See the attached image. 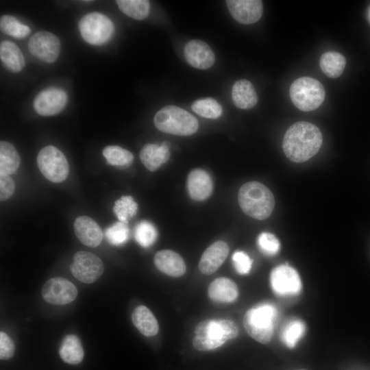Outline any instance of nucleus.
I'll use <instances>...</instances> for the list:
<instances>
[{"label": "nucleus", "mask_w": 370, "mask_h": 370, "mask_svg": "<svg viewBox=\"0 0 370 370\" xmlns=\"http://www.w3.org/2000/svg\"><path fill=\"white\" fill-rule=\"evenodd\" d=\"M229 253L227 244L218 241L210 245L203 253L199 263V269L204 275L214 273L224 262Z\"/></svg>", "instance_id": "dca6fc26"}, {"label": "nucleus", "mask_w": 370, "mask_h": 370, "mask_svg": "<svg viewBox=\"0 0 370 370\" xmlns=\"http://www.w3.org/2000/svg\"><path fill=\"white\" fill-rule=\"evenodd\" d=\"M40 171L48 180L60 183L68 176L69 166L63 153L52 145L43 147L37 156Z\"/></svg>", "instance_id": "0eeeda50"}, {"label": "nucleus", "mask_w": 370, "mask_h": 370, "mask_svg": "<svg viewBox=\"0 0 370 370\" xmlns=\"http://www.w3.org/2000/svg\"><path fill=\"white\" fill-rule=\"evenodd\" d=\"M192 110L198 115L206 119H217L222 114L221 104L211 97L195 101L191 106Z\"/></svg>", "instance_id": "7c9ffc66"}, {"label": "nucleus", "mask_w": 370, "mask_h": 370, "mask_svg": "<svg viewBox=\"0 0 370 370\" xmlns=\"http://www.w3.org/2000/svg\"><path fill=\"white\" fill-rule=\"evenodd\" d=\"M76 236L84 245L97 247L102 241L103 234L98 224L87 216L78 217L74 221Z\"/></svg>", "instance_id": "a211bd4d"}, {"label": "nucleus", "mask_w": 370, "mask_h": 370, "mask_svg": "<svg viewBox=\"0 0 370 370\" xmlns=\"http://www.w3.org/2000/svg\"><path fill=\"white\" fill-rule=\"evenodd\" d=\"M187 189L193 199L203 201L212 193L213 182L210 175L204 170L194 169L188 173Z\"/></svg>", "instance_id": "f3484780"}, {"label": "nucleus", "mask_w": 370, "mask_h": 370, "mask_svg": "<svg viewBox=\"0 0 370 370\" xmlns=\"http://www.w3.org/2000/svg\"><path fill=\"white\" fill-rule=\"evenodd\" d=\"M232 99L238 108L248 110L254 107L258 102L256 90L251 82L239 79L233 85Z\"/></svg>", "instance_id": "4be33fe9"}, {"label": "nucleus", "mask_w": 370, "mask_h": 370, "mask_svg": "<svg viewBox=\"0 0 370 370\" xmlns=\"http://www.w3.org/2000/svg\"><path fill=\"white\" fill-rule=\"evenodd\" d=\"M169 148L170 144L166 141L160 145L146 144L140 151L141 162L148 170L154 171L169 160Z\"/></svg>", "instance_id": "aec40b11"}, {"label": "nucleus", "mask_w": 370, "mask_h": 370, "mask_svg": "<svg viewBox=\"0 0 370 370\" xmlns=\"http://www.w3.org/2000/svg\"><path fill=\"white\" fill-rule=\"evenodd\" d=\"M153 122L160 131L179 136L192 135L199 127L198 121L193 115L175 106L161 108L156 114Z\"/></svg>", "instance_id": "39448f33"}, {"label": "nucleus", "mask_w": 370, "mask_h": 370, "mask_svg": "<svg viewBox=\"0 0 370 370\" xmlns=\"http://www.w3.org/2000/svg\"><path fill=\"white\" fill-rule=\"evenodd\" d=\"M138 204L131 196H122L113 206V212L119 221L127 223L136 214Z\"/></svg>", "instance_id": "473e14b6"}, {"label": "nucleus", "mask_w": 370, "mask_h": 370, "mask_svg": "<svg viewBox=\"0 0 370 370\" xmlns=\"http://www.w3.org/2000/svg\"><path fill=\"white\" fill-rule=\"evenodd\" d=\"M225 2L232 16L242 24L254 23L262 15L263 5L260 0H227Z\"/></svg>", "instance_id": "4468645a"}, {"label": "nucleus", "mask_w": 370, "mask_h": 370, "mask_svg": "<svg viewBox=\"0 0 370 370\" xmlns=\"http://www.w3.org/2000/svg\"><path fill=\"white\" fill-rule=\"evenodd\" d=\"M104 270L101 260L95 254L79 251L73 256V262L70 265L73 275L85 284H91L97 281Z\"/></svg>", "instance_id": "1a4fd4ad"}, {"label": "nucleus", "mask_w": 370, "mask_h": 370, "mask_svg": "<svg viewBox=\"0 0 370 370\" xmlns=\"http://www.w3.org/2000/svg\"><path fill=\"white\" fill-rule=\"evenodd\" d=\"M0 58L3 66L12 73H18L25 66V59L21 49L11 41L1 42Z\"/></svg>", "instance_id": "b1692460"}, {"label": "nucleus", "mask_w": 370, "mask_h": 370, "mask_svg": "<svg viewBox=\"0 0 370 370\" xmlns=\"http://www.w3.org/2000/svg\"><path fill=\"white\" fill-rule=\"evenodd\" d=\"M270 283L273 291L280 296L297 295L302 287L299 273L287 264L278 265L271 271Z\"/></svg>", "instance_id": "9d476101"}, {"label": "nucleus", "mask_w": 370, "mask_h": 370, "mask_svg": "<svg viewBox=\"0 0 370 370\" xmlns=\"http://www.w3.org/2000/svg\"><path fill=\"white\" fill-rule=\"evenodd\" d=\"M306 330V324L299 319L288 321L282 328L280 338L288 348H293Z\"/></svg>", "instance_id": "cd10ccee"}, {"label": "nucleus", "mask_w": 370, "mask_h": 370, "mask_svg": "<svg viewBox=\"0 0 370 370\" xmlns=\"http://www.w3.org/2000/svg\"><path fill=\"white\" fill-rule=\"evenodd\" d=\"M276 307L270 303H262L249 308L243 317V325L247 334L262 344L269 343L273 336Z\"/></svg>", "instance_id": "20e7f679"}, {"label": "nucleus", "mask_w": 370, "mask_h": 370, "mask_svg": "<svg viewBox=\"0 0 370 370\" xmlns=\"http://www.w3.org/2000/svg\"><path fill=\"white\" fill-rule=\"evenodd\" d=\"M296 370H306V369H296Z\"/></svg>", "instance_id": "a19ab883"}, {"label": "nucleus", "mask_w": 370, "mask_h": 370, "mask_svg": "<svg viewBox=\"0 0 370 370\" xmlns=\"http://www.w3.org/2000/svg\"><path fill=\"white\" fill-rule=\"evenodd\" d=\"M154 264L161 272L174 278L182 276L186 272V264L177 253L164 249L158 251L154 256Z\"/></svg>", "instance_id": "6ab92c4d"}, {"label": "nucleus", "mask_w": 370, "mask_h": 370, "mask_svg": "<svg viewBox=\"0 0 370 370\" xmlns=\"http://www.w3.org/2000/svg\"><path fill=\"white\" fill-rule=\"evenodd\" d=\"M41 293L47 302L54 305H64L74 301L77 295V289L69 280L56 277L44 284Z\"/></svg>", "instance_id": "9b49d317"}, {"label": "nucleus", "mask_w": 370, "mask_h": 370, "mask_svg": "<svg viewBox=\"0 0 370 370\" xmlns=\"http://www.w3.org/2000/svg\"><path fill=\"white\" fill-rule=\"evenodd\" d=\"M132 320L138 330L145 336L158 334L159 325L151 311L145 306H138L133 311Z\"/></svg>", "instance_id": "5701e85b"}, {"label": "nucleus", "mask_w": 370, "mask_h": 370, "mask_svg": "<svg viewBox=\"0 0 370 370\" xmlns=\"http://www.w3.org/2000/svg\"><path fill=\"white\" fill-rule=\"evenodd\" d=\"M289 92L293 104L304 112L317 109L323 103L325 95L323 84L310 77L295 79L291 85Z\"/></svg>", "instance_id": "423d86ee"}, {"label": "nucleus", "mask_w": 370, "mask_h": 370, "mask_svg": "<svg viewBox=\"0 0 370 370\" xmlns=\"http://www.w3.org/2000/svg\"><path fill=\"white\" fill-rule=\"evenodd\" d=\"M134 234L136 242L145 248L152 245L158 237L156 227L147 220H143L136 224Z\"/></svg>", "instance_id": "2f4dec72"}, {"label": "nucleus", "mask_w": 370, "mask_h": 370, "mask_svg": "<svg viewBox=\"0 0 370 370\" xmlns=\"http://www.w3.org/2000/svg\"><path fill=\"white\" fill-rule=\"evenodd\" d=\"M322 143V134L315 125L299 121L286 130L282 149L286 156L292 162H304L318 153Z\"/></svg>", "instance_id": "f257e3e1"}, {"label": "nucleus", "mask_w": 370, "mask_h": 370, "mask_svg": "<svg viewBox=\"0 0 370 370\" xmlns=\"http://www.w3.org/2000/svg\"><path fill=\"white\" fill-rule=\"evenodd\" d=\"M130 230L127 223L117 221L106 230L108 243L115 246L125 244L129 239Z\"/></svg>", "instance_id": "f704fd0d"}, {"label": "nucleus", "mask_w": 370, "mask_h": 370, "mask_svg": "<svg viewBox=\"0 0 370 370\" xmlns=\"http://www.w3.org/2000/svg\"><path fill=\"white\" fill-rule=\"evenodd\" d=\"M66 101L67 95L63 90L49 88L37 95L34 101V107L40 115L51 116L62 111Z\"/></svg>", "instance_id": "ddd939ff"}, {"label": "nucleus", "mask_w": 370, "mask_h": 370, "mask_svg": "<svg viewBox=\"0 0 370 370\" xmlns=\"http://www.w3.org/2000/svg\"><path fill=\"white\" fill-rule=\"evenodd\" d=\"M80 34L91 45L106 42L114 33V25L106 15L91 12L84 15L79 22Z\"/></svg>", "instance_id": "6e6552de"}, {"label": "nucleus", "mask_w": 370, "mask_h": 370, "mask_svg": "<svg viewBox=\"0 0 370 370\" xmlns=\"http://www.w3.org/2000/svg\"><path fill=\"white\" fill-rule=\"evenodd\" d=\"M367 18H368L369 21L370 22V6L367 11Z\"/></svg>", "instance_id": "ea45409f"}, {"label": "nucleus", "mask_w": 370, "mask_h": 370, "mask_svg": "<svg viewBox=\"0 0 370 370\" xmlns=\"http://www.w3.org/2000/svg\"><path fill=\"white\" fill-rule=\"evenodd\" d=\"M239 334L237 324L230 319H206L195 327L193 347L202 352L215 349Z\"/></svg>", "instance_id": "f03ea898"}, {"label": "nucleus", "mask_w": 370, "mask_h": 370, "mask_svg": "<svg viewBox=\"0 0 370 370\" xmlns=\"http://www.w3.org/2000/svg\"><path fill=\"white\" fill-rule=\"evenodd\" d=\"M14 192V183L9 175L0 173V199H9Z\"/></svg>", "instance_id": "58836bf2"}, {"label": "nucleus", "mask_w": 370, "mask_h": 370, "mask_svg": "<svg viewBox=\"0 0 370 370\" xmlns=\"http://www.w3.org/2000/svg\"><path fill=\"white\" fill-rule=\"evenodd\" d=\"M14 344L11 338L5 332H0V358L8 360L14 354Z\"/></svg>", "instance_id": "4c0bfd02"}, {"label": "nucleus", "mask_w": 370, "mask_h": 370, "mask_svg": "<svg viewBox=\"0 0 370 370\" xmlns=\"http://www.w3.org/2000/svg\"><path fill=\"white\" fill-rule=\"evenodd\" d=\"M60 41L53 34L40 31L34 34L28 42L29 52L43 62H53L59 56Z\"/></svg>", "instance_id": "f8f14e48"}, {"label": "nucleus", "mask_w": 370, "mask_h": 370, "mask_svg": "<svg viewBox=\"0 0 370 370\" xmlns=\"http://www.w3.org/2000/svg\"><path fill=\"white\" fill-rule=\"evenodd\" d=\"M322 71L329 77L336 78L343 72L345 65V58L336 51L324 53L319 60Z\"/></svg>", "instance_id": "a878e982"}, {"label": "nucleus", "mask_w": 370, "mask_h": 370, "mask_svg": "<svg viewBox=\"0 0 370 370\" xmlns=\"http://www.w3.org/2000/svg\"><path fill=\"white\" fill-rule=\"evenodd\" d=\"M59 354L66 363L77 365L81 362L84 352L79 338L73 334L66 336L60 347Z\"/></svg>", "instance_id": "393cba45"}, {"label": "nucleus", "mask_w": 370, "mask_h": 370, "mask_svg": "<svg viewBox=\"0 0 370 370\" xmlns=\"http://www.w3.org/2000/svg\"><path fill=\"white\" fill-rule=\"evenodd\" d=\"M184 54L186 62L198 69H209L215 60L214 54L209 45L199 40L188 41L185 45Z\"/></svg>", "instance_id": "2eb2a0df"}, {"label": "nucleus", "mask_w": 370, "mask_h": 370, "mask_svg": "<svg viewBox=\"0 0 370 370\" xmlns=\"http://www.w3.org/2000/svg\"><path fill=\"white\" fill-rule=\"evenodd\" d=\"M116 3L122 12L134 19L142 20L149 12L150 4L147 0H118Z\"/></svg>", "instance_id": "c85d7f7f"}, {"label": "nucleus", "mask_w": 370, "mask_h": 370, "mask_svg": "<svg viewBox=\"0 0 370 370\" xmlns=\"http://www.w3.org/2000/svg\"><path fill=\"white\" fill-rule=\"evenodd\" d=\"M20 164V157L10 143H0V173L10 175L16 172Z\"/></svg>", "instance_id": "bb28decb"}, {"label": "nucleus", "mask_w": 370, "mask_h": 370, "mask_svg": "<svg viewBox=\"0 0 370 370\" xmlns=\"http://www.w3.org/2000/svg\"><path fill=\"white\" fill-rule=\"evenodd\" d=\"M1 30L14 38H22L30 32V28L19 22L15 17L10 15H3L0 19Z\"/></svg>", "instance_id": "72a5a7b5"}, {"label": "nucleus", "mask_w": 370, "mask_h": 370, "mask_svg": "<svg viewBox=\"0 0 370 370\" xmlns=\"http://www.w3.org/2000/svg\"><path fill=\"white\" fill-rule=\"evenodd\" d=\"M238 203L246 214L258 220H264L271 214L275 199L273 193L266 186L252 181L241 187Z\"/></svg>", "instance_id": "7ed1b4c3"}, {"label": "nucleus", "mask_w": 370, "mask_h": 370, "mask_svg": "<svg viewBox=\"0 0 370 370\" xmlns=\"http://www.w3.org/2000/svg\"><path fill=\"white\" fill-rule=\"evenodd\" d=\"M102 153L108 163L113 166L126 168L134 160V156L130 151L117 145L106 147Z\"/></svg>", "instance_id": "c756f323"}, {"label": "nucleus", "mask_w": 370, "mask_h": 370, "mask_svg": "<svg viewBox=\"0 0 370 370\" xmlns=\"http://www.w3.org/2000/svg\"><path fill=\"white\" fill-rule=\"evenodd\" d=\"M209 297L218 303H230L238 295V287L234 282L225 277H220L212 281L208 288Z\"/></svg>", "instance_id": "412c9836"}, {"label": "nucleus", "mask_w": 370, "mask_h": 370, "mask_svg": "<svg viewBox=\"0 0 370 370\" xmlns=\"http://www.w3.org/2000/svg\"><path fill=\"white\" fill-rule=\"evenodd\" d=\"M234 267L239 274H247L252 266V260L243 251H236L232 256Z\"/></svg>", "instance_id": "e433bc0d"}, {"label": "nucleus", "mask_w": 370, "mask_h": 370, "mask_svg": "<svg viewBox=\"0 0 370 370\" xmlns=\"http://www.w3.org/2000/svg\"><path fill=\"white\" fill-rule=\"evenodd\" d=\"M260 250L267 256H274L280 249V243L277 237L269 232H262L257 238Z\"/></svg>", "instance_id": "c9c22d12"}]
</instances>
